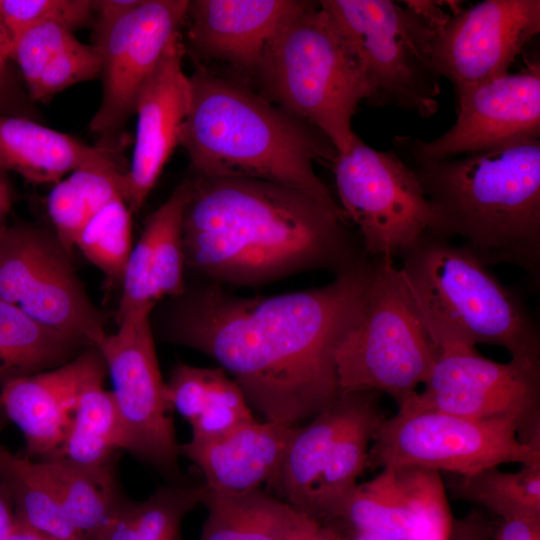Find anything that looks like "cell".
<instances>
[{
    "label": "cell",
    "mask_w": 540,
    "mask_h": 540,
    "mask_svg": "<svg viewBox=\"0 0 540 540\" xmlns=\"http://www.w3.org/2000/svg\"><path fill=\"white\" fill-rule=\"evenodd\" d=\"M154 307L121 316L116 332L106 333L96 348L112 380L126 451L173 478L180 475V444L156 355Z\"/></svg>",
    "instance_id": "cell-12"
},
{
    "label": "cell",
    "mask_w": 540,
    "mask_h": 540,
    "mask_svg": "<svg viewBox=\"0 0 540 540\" xmlns=\"http://www.w3.org/2000/svg\"><path fill=\"white\" fill-rule=\"evenodd\" d=\"M199 540H285L306 514L267 489L223 493L207 487Z\"/></svg>",
    "instance_id": "cell-29"
},
{
    "label": "cell",
    "mask_w": 540,
    "mask_h": 540,
    "mask_svg": "<svg viewBox=\"0 0 540 540\" xmlns=\"http://www.w3.org/2000/svg\"><path fill=\"white\" fill-rule=\"evenodd\" d=\"M494 540H540V517L502 519Z\"/></svg>",
    "instance_id": "cell-40"
},
{
    "label": "cell",
    "mask_w": 540,
    "mask_h": 540,
    "mask_svg": "<svg viewBox=\"0 0 540 540\" xmlns=\"http://www.w3.org/2000/svg\"><path fill=\"white\" fill-rule=\"evenodd\" d=\"M106 375L100 352L90 347L59 367L0 386V406L24 436L23 455L32 460L54 457L65 440L82 390Z\"/></svg>",
    "instance_id": "cell-17"
},
{
    "label": "cell",
    "mask_w": 540,
    "mask_h": 540,
    "mask_svg": "<svg viewBox=\"0 0 540 540\" xmlns=\"http://www.w3.org/2000/svg\"><path fill=\"white\" fill-rule=\"evenodd\" d=\"M178 137L193 175L265 180L302 191L347 219L314 165L338 152L316 128L238 80L198 65Z\"/></svg>",
    "instance_id": "cell-4"
},
{
    "label": "cell",
    "mask_w": 540,
    "mask_h": 540,
    "mask_svg": "<svg viewBox=\"0 0 540 540\" xmlns=\"http://www.w3.org/2000/svg\"><path fill=\"white\" fill-rule=\"evenodd\" d=\"M190 189L187 178L147 219L125 266L117 318L185 290L183 217Z\"/></svg>",
    "instance_id": "cell-20"
},
{
    "label": "cell",
    "mask_w": 540,
    "mask_h": 540,
    "mask_svg": "<svg viewBox=\"0 0 540 540\" xmlns=\"http://www.w3.org/2000/svg\"><path fill=\"white\" fill-rule=\"evenodd\" d=\"M295 428L255 419L213 440H190L180 445V454L195 464L210 490L249 492L273 482Z\"/></svg>",
    "instance_id": "cell-21"
},
{
    "label": "cell",
    "mask_w": 540,
    "mask_h": 540,
    "mask_svg": "<svg viewBox=\"0 0 540 540\" xmlns=\"http://www.w3.org/2000/svg\"><path fill=\"white\" fill-rule=\"evenodd\" d=\"M76 529L91 540L129 500L116 476V463L84 467L59 458L36 460Z\"/></svg>",
    "instance_id": "cell-30"
},
{
    "label": "cell",
    "mask_w": 540,
    "mask_h": 540,
    "mask_svg": "<svg viewBox=\"0 0 540 540\" xmlns=\"http://www.w3.org/2000/svg\"><path fill=\"white\" fill-rule=\"evenodd\" d=\"M117 145L89 146L31 119L0 113V171L15 172L35 184H55L81 165Z\"/></svg>",
    "instance_id": "cell-23"
},
{
    "label": "cell",
    "mask_w": 540,
    "mask_h": 540,
    "mask_svg": "<svg viewBox=\"0 0 540 540\" xmlns=\"http://www.w3.org/2000/svg\"><path fill=\"white\" fill-rule=\"evenodd\" d=\"M207 486L159 487L141 502L128 500L91 540H182L185 516L203 503Z\"/></svg>",
    "instance_id": "cell-34"
},
{
    "label": "cell",
    "mask_w": 540,
    "mask_h": 540,
    "mask_svg": "<svg viewBox=\"0 0 540 540\" xmlns=\"http://www.w3.org/2000/svg\"><path fill=\"white\" fill-rule=\"evenodd\" d=\"M257 75L279 107L320 131L338 154L351 148L357 136L352 119L366 99V87L319 1H309L282 27Z\"/></svg>",
    "instance_id": "cell-6"
},
{
    "label": "cell",
    "mask_w": 540,
    "mask_h": 540,
    "mask_svg": "<svg viewBox=\"0 0 540 540\" xmlns=\"http://www.w3.org/2000/svg\"><path fill=\"white\" fill-rule=\"evenodd\" d=\"M132 212L119 197L96 212L77 236L75 247L109 283L122 282L132 243Z\"/></svg>",
    "instance_id": "cell-36"
},
{
    "label": "cell",
    "mask_w": 540,
    "mask_h": 540,
    "mask_svg": "<svg viewBox=\"0 0 540 540\" xmlns=\"http://www.w3.org/2000/svg\"><path fill=\"white\" fill-rule=\"evenodd\" d=\"M393 147L420 183L434 231L462 239L485 265H515L538 283L539 139L447 157L424 154L407 135Z\"/></svg>",
    "instance_id": "cell-3"
},
{
    "label": "cell",
    "mask_w": 540,
    "mask_h": 540,
    "mask_svg": "<svg viewBox=\"0 0 540 540\" xmlns=\"http://www.w3.org/2000/svg\"><path fill=\"white\" fill-rule=\"evenodd\" d=\"M190 179L183 217L185 267L212 283L257 286L368 260L349 222L312 196L243 177Z\"/></svg>",
    "instance_id": "cell-2"
},
{
    "label": "cell",
    "mask_w": 540,
    "mask_h": 540,
    "mask_svg": "<svg viewBox=\"0 0 540 540\" xmlns=\"http://www.w3.org/2000/svg\"><path fill=\"white\" fill-rule=\"evenodd\" d=\"M348 540H398L386 536L370 534V533H353L352 536H348Z\"/></svg>",
    "instance_id": "cell-45"
},
{
    "label": "cell",
    "mask_w": 540,
    "mask_h": 540,
    "mask_svg": "<svg viewBox=\"0 0 540 540\" xmlns=\"http://www.w3.org/2000/svg\"><path fill=\"white\" fill-rule=\"evenodd\" d=\"M330 168L339 205L368 256L393 259L425 230H435L416 175L393 150H376L357 135Z\"/></svg>",
    "instance_id": "cell-11"
},
{
    "label": "cell",
    "mask_w": 540,
    "mask_h": 540,
    "mask_svg": "<svg viewBox=\"0 0 540 540\" xmlns=\"http://www.w3.org/2000/svg\"><path fill=\"white\" fill-rule=\"evenodd\" d=\"M438 354L399 268L375 257L364 310L337 350L340 391L385 393L399 406L426 382Z\"/></svg>",
    "instance_id": "cell-7"
},
{
    "label": "cell",
    "mask_w": 540,
    "mask_h": 540,
    "mask_svg": "<svg viewBox=\"0 0 540 540\" xmlns=\"http://www.w3.org/2000/svg\"><path fill=\"white\" fill-rule=\"evenodd\" d=\"M166 393L172 411L190 423L194 441L219 438L255 420L243 391L221 367L180 362L166 382Z\"/></svg>",
    "instance_id": "cell-24"
},
{
    "label": "cell",
    "mask_w": 540,
    "mask_h": 540,
    "mask_svg": "<svg viewBox=\"0 0 540 540\" xmlns=\"http://www.w3.org/2000/svg\"><path fill=\"white\" fill-rule=\"evenodd\" d=\"M369 259L321 287L243 297L187 286L151 313L154 336L213 360L266 421L299 427L339 397L336 354L364 310Z\"/></svg>",
    "instance_id": "cell-1"
},
{
    "label": "cell",
    "mask_w": 540,
    "mask_h": 540,
    "mask_svg": "<svg viewBox=\"0 0 540 540\" xmlns=\"http://www.w3.org/2000/svg\"><path fill=\"white\" fill-rule=\"evenodd\" d=\"M351 392L350 410L330 448L309 513L325 524L334 520L358 477L367 468L370 443L384 419L379 408L380 393Z\"/></svg>",
    "instance_id": "cell-25"
},
{
    "label": "cell",
    "mask_w": 540,
    "mask_h": 540,
    "mask_svg": "<svg viewBox=\"0 0 540 540\" xmlns=\"http://www.w3.org/2000/svg\"><path fill=\"white\" fill-rule=\"evenodd\" d=\"M188 0H142L105 32L93 36L101 60L102 98L90 121L101 144L114 140L134 114L136 99L186 21Z\"/></svg>",
    "instance_id": "cell-14"
},
{
    "label": "cell",
    "mask_w": 540,
    "mask_h": 540,
    "mask_svg": "<svg viewBox=\"0 0 540 540\" xmlns=\"http://www.w3.org/2000/svg\"><path fill=\"white\" fill-rule=\"evenodd\" d=\"M318 521L306 515L285 540H308Z\"/></svg>",
    "instance_id": "cell-44"
},
{
    "label": "cell",
    "mask_w": 540,
    "mask_h": 540,
    "mask_svg": "<svg viewBox=\"0 0 540 540\" xmlns=\"http://www.w3.org/2000/svg\"><path fill=\"white\" fill-rule=\"evenodd\" d=\"M92 17L93 0H0V62L7 64L19 37L34 25L55 21L74 31Z\"/></svg>",
    "instance_id": "cell-37"
},
{
    "label": "cell",
    "mask_w": 540,
    "mask_h": 540,
    "mask_svg": "<svg viewBox=\"0 0 540 540\" xmlns=\"http://www.w3.org/2000/svg\"><path fill=\"white\" fill-rule=\"evenodd\" d=\"M398 256L399 268L438 351L478 344L540 364L538 326L525 301L467 246L432 229Z\"/></svg>",
    "instance_id": "cell-5"
},
{
    "label": "cell",
    "mask_w": 540,
    "mask_h": 540,
    "mask_svg": "<svg viewBox=\"0 0 540 540\" xmlns=\"http://www.w3.org/2000/svg\"><path fill=\"white\" fill-rule=\"evenodd\" d=\"M85 349L0 299V386L59 367Z\"/></svg>",
    "instance_id": "cell-32"
},
{
    "label": "cell",
    "mask_w": 540,
    "mask_h": 540,
    "mask_svg": "<svg viewBox=\"0 0 540 540\" xmlns=\"http://www.w3.org/2000/svg\"><path fill=\"white\" fill-rule=\"evenodd\" d=\"M7 420L4 412H3V409L1 408L0 406V429L2 428L3 424L5 423V421Z\"/></svg>",
    "instance_id": "cell-46"
},
{
    "label": "cell",
    "mask_w": 540,
    "mask_h": 540,
    "mask_svg": "<svg viewBox=\"0 0 540 540\" xmlns=\"http://www.w3.org/2000/svg\"><path fill=\"white\" fill-rule=\"evenodd\" d=\"M10 60L19 67L32 100L45 102L63 90L100 76L97 49L78 40L66 25L47 21L27 29Z\"/></svg>",
    "instance_id": "cell-22"
},
{
    "label": "cell",
    "mask_w": 540,
    "mask_h": 540,
    "mask_svg": "<svg viewBox=\"0 0 540 540\" xmlns=\"http://www.w3.org/2000/svg\"><path fill=\"white\" fill-rule=\"evenodd\" d=\"M449 488L457 498L502 519L540 517V465H525L516 472H503L496 466L468 476L454 475Z\"/></svg>",
    "instance_id": "cell-35"
},
{
    "label": "cell",
    "mask_w": 540,
    "mask_h": 540,
    "mask_svg": "<svg viewBox=\"0 0 540 540\" xmlns=\"http://www.w3.org/2000/svg\"><path fill=\"white\" fill-rule=\"evenodd\" d=\"M309 1H189L188 39L201 57L255 73L282 27Z\"/></svg>",
    "instance_id": "cell-19"
},
{
    "label": "cell",
    "mask_w": 540,
    "mask_h": 540,
    "mask_svg": "<svg viewBox=\"0 0 540 540\" xmlns=\"http://www.w3.org/2000/svg\"><path fill=\"white\" fill-rule=\"evenodd\" d=\"M409 491L396 469L383 468L371 480L356 484L334 520L346 522L353 533L417 540L426 532V516Z\"/></svg>",
    "instance_id": "cell-27"
},
{
    "label": "cell",
    "mask_w": 540,
    "mask_h": 540,
    "mask_svg": "<svg viewBox=\"0 0 540 540\" xmlns=\"http://www.w3.org/2000/svg\"><path fill=\"white\" fill-rule=\"evenodd\" d=\"M56 235L30 225L0 230V299L38 324L96 347L105 318L92 303Z\"/></svg>",
    "instance_id": "cell-10"
},
{
    "label": "cell",
    "mask_w": 540,
    "mask_h": 540,
    "mask_svg": "<svg viewBox=\"0 0 540 540\" xmlns=\"http://www.w3.org/2000/svg\"><path fill=\"white\" fill-rule=\"evenodd\" d=\"M184 46L175 39L140 90L132 160L125 174V201L133 213L141 209L178 146L179 132L191 101V82L183 70Z\"/></svg>",
    "instance_id": "cell-18"
},
{
    "label": "cell",
    "mask_w": 540,
    "mask_h": 540,
    "mask_svg": "<svg viewBox=\"0 0 540 540\" xmlns=\"http://www.w3.org/2000/svg\"><path fill=\"white\" fill-rule=\"evenodd\" d=\"M409 10L423 19L434 32L440 30L450 19L451 14L441 9L440 1H403Z\"/></svg>",
    "instance_id": "cell-41"
},
{
    "label": "cell",
    "mask_w": 540,
    "mask_h": 540,
    "mask_svg": "<svg viewBox=\"0 0 540 540\" xmlns=\"http://www.w3.org/2000/svg\"><path fill=\"white\" fill-rule=\"evenodd\" d=\"M6 64L0 62V81L2 80L5 72Z\"/></svg>",
    "instance_id": "cell-47"
},
{
    "label": "cell",
    "mask_w": 540,
    "mask_h": 540,
    "mask_svg": "<svg viewBox=\"0 0 540 540\" xmlns=\"http://www.w3.org/2000/svg\"><path fill=\"white\" fill-rule=\"evenodd\" d=\"M421 392L398 408L435 410L462 417H509L523 442H540V364L492 361L476 348L439 351Z\"/></svg>",
    "instance_id": "cell-13"
},
{
    "label": "cell",
    "mask_w": 540,
    "mask_h": 540,
    "mask_svg": "<svg viewBox=\"0 0 540 540\" xmlns=\"http://www.w3.org/2000/svg\"><path fill=\"white\" fill-rule=\"evenodd\" d=\"M16 524V514L13 502L0 485V540H7Z\"/></svg>",
    "instance_id": "cell-42"
},
{
    "label": "cell",
    "mask_w": 540,
    "mask_h": 540,
    "mask_svg": "<svg viewBox=\"0 0 540 540\" xmlns=\"http://www.w3.org/2000/svg\"><path fill=\"white\" fill-rule=\"evenodd\" d=\"M142 0H93V36H97L136 8Z\"/></svg>",
    "instance_id": "cell-39"
},
{
    "label": "cell",
    "mask_w": 540,
    "mask_h": 540,
    "mask_svg": "<svg viewBox=\"0 0 540 540\" xmlns=\"http://www.w3.org/2000/svg\"><path fill=\"white\" fill-rule=\"evenodd\" d=\"M117 151L88 161L53 184L47 198L55 235L71 255L80 231L101 208L116 198L125 200V174Z\"/></svg>",
    "instance_id": "cell-28"
},
{
    "label": "cell",
    "mask_w": 540,
    "mask_h": 540,
    "mask_svg": "<svg viewBox=\"0 0 540 540\" xmlns=\"http://www.w3.org/2000/svg\"><path fill=\"white\" fill-rule=\"evenodd\" d=\"M396 469L426 516V532L417 540H450L452 515L440 472L417 467Z\"/></svg>",
    "instance_id": "cell-38"
},
{
    "label": "cell",
    "mask_w": 540,
    "mask_h": 540,
    "mask_svg": "<svg viewBox=\"0 0 540 540\" xmlns=\"http://www.w3.org/2000/svg\"><path fill=\"white\" fill-rule=\"evenodd\" d=\"M355 57L366 103L422 118L439 109L441 76L431 57L434 31L406 6L390 0H321Z\"/></svg>",
    "instance_id": "cell-8"
},
{
    "label": "cell",
    "mask_w": 540,
    "mask_h": 540,
    "mask_svg": "<svg viewBox=\"0 0 540 540\" xmlns=\"http://www.w3.org/2000/svg\"><path fill=\"white\" fill-rule=\"evenodd\" d=\"M0 485L8 492L16 519L58 540H86L71 522L36 460L0 446Z\"/></svg>",
    "instance_id": "cell-33"
},
{
    "label": "cell",
    "mask_w": 540,
    "mask_h": 540,
    "mask_svg": "<svg viewBox=\"0 0 540 540\" xmlns=\"http://www.w3.org/2000/svg\"><path fill=\"white\" fill-rule=\"evenodd\" d=\"M509 417L474 419L398 408L378 426L367 468L417 467L468 476L503 463L540 465V442H523Z\"/></svg>",
    "instance_id": "cell-9"
},
{
    "label": "cell",
    "mask_w": 540,
    "mask_h": 540,
    "mask_svg": "<svg viewBox=\"0 0 540 540\" xmlns=\"http://www.w3.org/2000/svg\"><path fill=\"white\" fill-rule=\"evenodd\" d=\"M539 31V0H485L434 33L432 61L456 90L507 73Z\"/></svg>",
    "instance_id": "cell-15"
},
{
    "label": "cell",
    "mask_w": 540,
    "mask_h": 540,
    "mask_svg": "<svg viewBox=\"0 0 540 540\" xmlns=\"http://www.w3.org/2000/svg\"><path fill=\"white\" fill-rule=\"evenodd\" d=\"M7 540H58L38 531H35L16 519V524Z\"/></svg>",
    "instance_id": "cell-43"
},
{
    "label": "cell",
    "mask_w": 540,
    "mask_h": 540,
    "mask_svg": "<svg viewBox=\"0 0 540 540\" xmlns=\"http://www.w3.org/2000/svg\"><path fill=\"white\" fill-rule=\"evenodd\" d=\"M351 402L352 392H341L332 405L295 428L279 471L267 489L308 516L330 448Z\"/></svg>",
    "instance_id": "cell-26"
},
{
    "label": "cell",
    "mask_w": 540,
    "mask_h": 540,
    "mask_svg": "<svg viewBox=\"0 0 540 540\" xmlns=\"http://www.w3.org/2000/svg\"><path fill=\"white\" fill-rule=\"evenodd\" d=\"M455 123L441 136L426 141L413 137L426 155L456 156L501 145L539 139L540 61H526L514 73L455 90Z\"/></svg>",
    "instance_id": "cell-16"
},
{
    "label": "cell",
    "mask_w": 540,
    "mask_h": 540,
    "mask_svg": "<svg viewBox=\"0 0 540 540\" xmlns=\"http://www.w3.org/2000/svg\"><path fill=\"white\" fill-rule=\"evenodd\" d=\"M105 378L90 382L82 390L65 440L52 458L84 467L117 463L126 438L111 391L104 389Z\"/></svg>",
    "instance_id": "cell-31"
}]
</instances>
